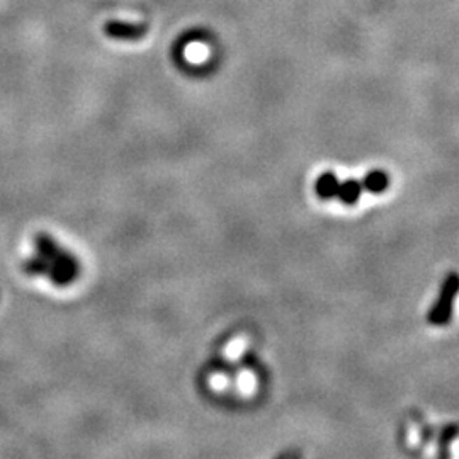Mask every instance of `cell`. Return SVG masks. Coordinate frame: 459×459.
<instances>
[{"label": "cell", "mask_w": 459, "mask_h": 459, "mask_svg": "<svg viewBox=\"0 0 459 459\" xmlns=\"http://www.w3.org/2000/svg\"><path fill=\"white\" fill-rule=\"evenodd\" d=\"M364 192L362 182L358 179H347V181H340L339 184V191H337V199L342 204L346 206H354L359 203Z\"/></svg>", "instance_id": "5b68a950"}, {"label": "cell", "mask_w": 459, "mask_h": 459, "mask_svg": "<svg viewBox=\"0 0 459 459\" xmlns=\"http://www.w3.org/2000/svg\"><path fill=\"white\" fill-rule=\"evenodd\" d=\"M458 434H459L458 425H446L444 429L441 430V441L446 444V442H451L453 439H456Z\"/></svg>", "instance_id": "52a82bcc"}, {"label": "cell", "mask_w": 459, "mask_h": 459, "mask_svg": "<svg viewBox=\"0 0 459 459\" xmlns=\"http://www.w3.org/2000/svg\"><path fill=\"white\" fill-rule=\"evenodd\" d=\"M104 33L118 41H138L148 33V26L143 22L108 21L104 26Z\"/></svg>", "instance_id": "3957f363"}, {"label": "cell", "mask_w": 459, "mask_h": 459, "mask_svg": "<svg viewBox=\"0 0 459 459\" xmlns=\"http://www.w3.org/2000/svg\"><path fill=\"white\" fill-rule=\"evenodd\" d=\"M459 295V274L458 272H449L441 284L437 298L429 313H427V322L432 327H446L451 322L454 313V303Z\"/></svg>", "instance_id": "7a4b0ae2"}, {"label": "cell", "mask_w": 459, "mask_h": 459, "mask_svg": "<svg viewBox=\"0 0 459 459\" xmlns=\"http://www.w3.org/2000/svg\"><path fill=\"white\" fill-rule=\"evenodd\" d=\"M34 255L24 262V271L31 276H45L55 286L65 288L80 274L77 257L60 247L48 233L34 236Z\"/></svg>", "instance_id": "6da1fadb"}, {"label": "cell", "mask_w": 459, "mask_h": 459, "mask_svg": "<svg viewBox=\"0 0 459 459\" xmlns=\"http://www.w3.org/2000/svg\"><path fill=\"white\" fill-rule=\"evenodd\" d=\"M361 182L366 192L383 194L390 188V176H388V172H385V170L376 169L367 172Z\"/></svg>", "instance_id": "8992f818"}, {"label": "cell", "mask_w": 459, "mask_h": 459, "mask_svg": "<svg viewBox=\"0 0 459 459\" xmlns=\"http://www.w3.org/2000/svg\"><path fill=\"white\" fill-rule=\"evenodd\" d=\"M339 177L335 176V172H323L320 174L318 179L315 181V192L320 199L330 201L335 199L339 191Z\"/></svg>", "instance_id": "277c9868"}]
</instances>
